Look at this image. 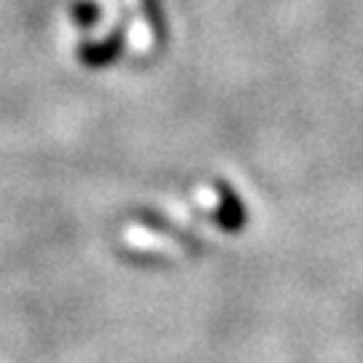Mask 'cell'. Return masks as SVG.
Masks as SVG:
<instances>
[{"label":"cell","mask_w":363,"mask_h":363,"mask_svg":"<svg viewBox=\"0 0 363 363\" xmlns=\"http://www.w3.org/2000/svg\"><path fill=\"white\" fill-rule=\"evenodd\" d=\"M118 43H121V35H111V40H105L100 46H81V60L86 65H103L108 60H113L118 52Z\"/></svg>","instance_id":"obj_1"},{"label":"cell","mask_w":363,"mask_h":363,"mask_svg":"<svg viewBox=\"0 0 363 363\" xmlns=\"http://www.w3.org/2000/svg\"><path fill=\"white\" fill-rule=\"evenodd\" d=\"M73 13H76V19L84 27L91 25V22H97V16H100L97 6H91V3H86V0H78V3H76V11H73Z\"/></svg>","instance_id":"obj_3"},{"label":"cell","mask_w":363,"mask_h":363,"mask_svg":"<svg viewBox=\"0 0 363 363\" xmlns=\"http://www.w3.org/2000/svg\"><path fill=\"white\" fill-rule=\"evenodd\" d=\"M143 3V13L148 19V25L156 35H162V11H159V0H140Z\"/></svg>","instance_id":"obj_2"}]
</instances>
